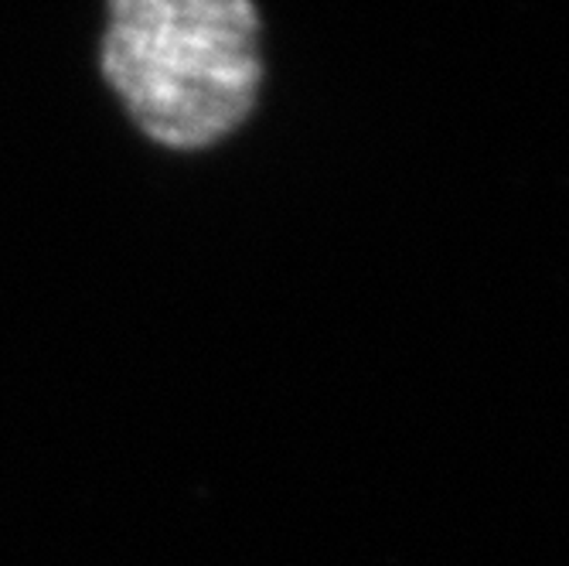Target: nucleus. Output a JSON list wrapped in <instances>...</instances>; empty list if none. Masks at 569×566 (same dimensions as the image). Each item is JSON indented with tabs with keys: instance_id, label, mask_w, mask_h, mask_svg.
<instances>
[{
	"instance_id": "nucleus-1",
	"label": "nucleus",
	"mask_w": 569,
	"mask_h": 566,
	"mask_svg": "<svg viewBox=\"0 0 569 566\" xmlns=\"http://www.w3.org/2000/svg\"><path fill=\"white\" fill-rule=\"evenodd\" d=\"M96 79L150 143L209 150L260 107L263 11L256 0H102Z\"/></svg>"
}]
</instances>
